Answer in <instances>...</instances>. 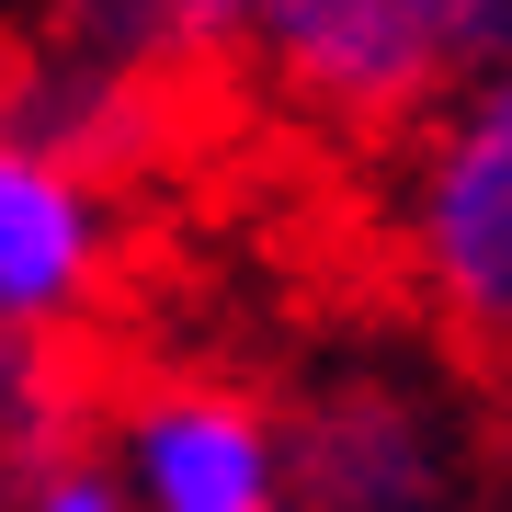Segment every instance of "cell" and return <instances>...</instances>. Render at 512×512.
Returning <instances> with one entry per match:
<instances>
[{
  "label": "cell",
  "instance_id": "cell-1",
  "mask_svg": "<svg viewBox=\"0 0 512 512\" xmlns=\"http://www.w3.org/2000/svg\"><path fill=\"white\" fill-rule=\"evenodd\" d=\"M387 239H399V274L421 296V319L467 365L512 376V57L467 69L410 126Z\"/></svg>",
  "mask_w": 512,
  "mask_h": 512
},
{
  "label": "cell",
  "instance_id": "cell-2",
  "mask_svg": "<svg viewBox=\"0 0 512 512\" xmlns=\"http://www.w3.org/2000/svg\"><path fill=\"white\" fill-rule=\"evenodd\" d=\"M239 69L330 137H410L456 92L433 0H239Z\"/></svg>",
  "mask_w": 512,
  "mask_h": 512
},
{
  "label": "cell",
  "instance_id": "cell-3",
  "mask_svg": "<svg viewBox=\"0 0 512 512\" xmlns=\"http://www.w3.org/2000/svg\"><path fill=\"white\" fill-rule=\"evenodd\" d=\"M296 512H478L467 501V421L410 365H330L285 410Z\"/></svg>",
  "mask_w": 512,
  "mask_h": 512
},
{
  "label": "cell",
  "instance_id": "cell-4",
  "mask_svg": "<svg viewBox=\"0 0 512 512\" xmlns=\"http://www.w3.org/2000/svg\"><path fill=\"white\" fill-rule=\"evenodd\" d=\"M103 456L137 512H296L285 410L239 376H148Z\"/></svg>",
  "mask_w": 512,
  "mask_h": 512
},
{
  "label": "cell",
  "instance_id": "cell-5",
  "mask_svg": "<svg viewBox=\"0 0 512 512\" xmlns=\"http://www.w3.org/2000/svg\"><path fill=\"white\" fill-rule=\"evenodd\" d=\"M114 285V183L0 126V342L57 353Z\"/></svg>",
  "mask_w": 512,
  "mask_h": 512
},
{
  "label": "cell",
  "instance_id": "cell-6",
  "mask_svg": "<svg viewBox=\"0 0 512 512\" xmlns=\"http://www.w3.org/2000/svg\"><path fill=\"white\" fill-rule=\"evenodd\" d=\"M57 46L92 57L114 80H148L160 92L171 69H205V57H239V0H46Z\"/></svg>",
  "mask_w": 512,
  "mask_h": 512
},
{
  "label": "cell",
  "instance_id": "cell-7",
  "mask_svg": "<svg viewBox=\"0 0 512 512\" xmlns=\"http://www.w3.org/2000/svg\"><path fill=\"white\" fill-rule=\"evenodd\" d=\"M0 512H137L126 501V478H114L103 444H46V456H23V467H0Z\"/></svg>",
  "mask_w": 512,
  "mask_h": 512
},
{
  "label": "cell",
  "instance_id": "cell-8",
  "mask_svg": "<svg viewBox=\"0 0 512 512\" xmlns=\"http://www.w3.org/2000/svg\"><path fill=\"white\" fill-rule=\"evenodd\" d=\"M433 12H444V46H456V80L512 57V0H433Z\"/></svg>",
  "mask_w": 512,
  "mask_h": 512
}]
</instances>
